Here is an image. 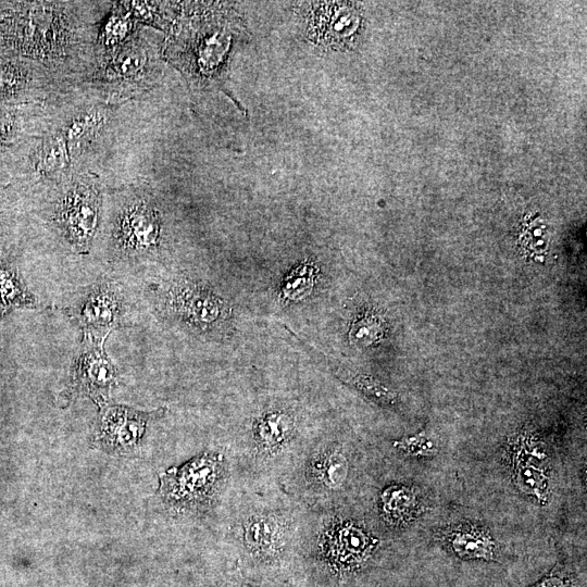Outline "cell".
<instances>
[{
    "label": "cell",
    "instance_id": "d6986e66",
    "mask_svg": "<svg viewBox=\"0 0 587 587\" xmlns=\"http://www.w3.org/2000/svg\"><path fill=\"white\" fill-rule=\"evenodd\" d=\"M0 299L9 308L32 307L34 297L28 292L15 271L0 263Z\"/></svg>",
    "mask_w": 587,
    "mask_h": 587
},
{
    "label": "cell",
    "instance_id": "ffe728a7",
    "mask_svg": "<svg viewBox=\"0 0 587 587\" xmlns=\"http://www.w3.org/2000/svg\"><path fill=\"white\" fill-rule=\"evenodd\" d=\"M291 419L285 413H270L260 420L257 426V436L262 446L268 449L277 448L290 435Z\"/></svg>",
    "mask_w": 587,
    "mask_h": 587
},
{
    "label": "cell",
    "instance_id": "cb8c5ba5",
    "mask_svg": "<svg viewBox=\"0 0 587 587\" xmlns=\"http://www.w3.org/2000/svg\"><path fill=\"white\" fill-rule=\"evenodd\" d=\"M394 446L407 454L415 457H429L437 453L436 444L430 440L424 432L415 436L404 437L394 441Z\"/></svg>",
    "mask_w": 587,
    "mask_h": 587
},
{
    "label": "cell",
    "instance_id": "9c48e42d",
    "mask_svg": "<svg viewBox=\"0 0 587 587\" xmlns=\"http://www.w3.org/2000/svg\"><path fill=\"white\" fill-rule=\"evenodd\" d=\"M355 7L346 2H317L308 16L310 37L327 48L346 47L360 26Z\"/></svg>",
    "mask_w": 587,
    "mask_h": 587
},
{
    "label": "cell",
    "instance_id": "8fae6325",
    "mask_svg": "<svg viewBox=\"0 0 587 587\" xmlns=\"http://www.w3.org/2000/svg\"><path fill=\"white\" fill-rule=\"evenodd\" d=\"M230 18L218 14L209 30L199 33L189 48L188 71L200 78H212L223 71L230 46Z\"/></svg>",
    "mask_w": 587,
    "mask_h": 587
},
{
    "label": "cell",
    "instance_id": "5bb4252c",
    "mask_svg": "<svg viewBox=\"0 0 587 587\" xmlns=\"http://www.w3.org/2000/svg\"><path fill=\"white\" fill-rule=\"evenodd\" d=\"M445 539L460 558L495 560L496 542L485 528L460 524L447 530Z\"/></svg>",
    "mask_w": 587,
    "mask_h": 587
},
{
    "label": "cell",
    "instance_id": "ac0fdd59",
    "mask_svg": "<svg viewBox=\"0 0 587 587\" xmlns=\"http://www.w3.org/2000/svg\"><path fill=\"white\" fill-rule=\"evenodd\" d=\"M245 538L251 549L268 552L278 544L279 526L272 519L253 516L245 524Z\"/></svg>",
    "mask_w": 587,
    "mask_h": 587
},
{
    "label": "cell",
    "instance_id": "4316f807",
    "mask_svg": "<svg viewBox=\"0 0 587 587\" xmlns=\"http://www.w3.org/2000/svg\"><path fill=\"white\" fill-rule=\"evenodd\" d=\"M15 128V116L12 111L0 108V142L5 141Z\"/></svg>",
    "mask_w": 587,
    "mask_h": 587
},
{
    "label": "cell",
    "instance_id": "4fadbf2b",
    "mask_svg": "<svg viewBox=\"0 0 587 587\" xmlns=\"http://www.w3.org/2000/svg\"><path fill=\"white\" fill-rule=\"evenodd\" d=\"M148 52L143 45L132 40L117 48L102 68L101 77L110 83L135 82L142 77L148 65Z\"/></svg>",
    "mask_w": 587,
    "mask_h": 587
},
{
    "label": "cell",
    "instance_id": "7402d4cb",
    "mask_svg": "<svg viewBox=\"0 0 587 587\" xmlns=\"http://www.w3.org/2000/svg\"><path fill=\"white\" fill-rule=\"evenodd\" d=\"M314 267L303 264L295 268L285 279L282 295L286 300H300L307 297L313 287Z\"/></svg>",
    "mask_w": 587,
    "mask_h": 587
},
{
    "label": "cell",
    "instance_id": "484cf974",
    "mask_svg": "<svg viewBox=\"0 0 587 587\" xmlns=\"http://www.w3.org/2000/svg\"><path fill=\"white\" fill-rule=\"evenodd\" d=\"M380 330L382 328L378 320L375 317H364L353 325L350 338L353 342L365 345L373 342Z\"/></svg>",
    "mask_w": 587,
    "mask_h": 587
},
{
    "label": "cell",
    "instance_id": "d4e9b609",
    "mask_svg": "<svg viewBox=\"0 0 587 587\" xmlns=\"http://www.w3.org/2000/svg\"><path fill=\"white\" fill-rule=\"evenodd\" d=\"M26 84V72L14 64H0V97L11 96Z\"/></svg>",
    "mask_w": 587,
    "mask_h": 587
},
{
    "label": "cell",
    "instance_id": "3957f363",
    "mask_svg": "<svg viewBox=\"0 0 587 587\" xmlns=\"http://www.w3.org/2000/svg\"><path fill=\"white\" fill-rule=\"evenodd\" d=\"M222 464V454L205 452L179 467L168 469L160 476L163 499L177 509L203 504L214 490Z\"/></svg>",
    "mask_w": 587,
    "mask_h": 587
},
{
    "label": "cell",
    "instance_id": "2e32d148",
    "mask_svg": "<svg viewBox=\"0 0 587 587\" xmlns=\"http://www.w3.org/2000/svg\"><path fill=\"white\" fill-rule=\"evenodd\" d=\"M104 124V114L93 110L73 118L66 126L59 130L65 140L70 153L75 148H80L100 134Z\"/></svg>",
    "mask_w": 587,
    "mask_h": 587
},
{
    "label": "cell",
    "instance_id": "6da1fadb",
    "mask_svg": "<svg viewBox=\"0 0 587 587\" xmlns=\"http://www.w3.org/2000/svg\"><path fill=\"white\" fill-rule=\"evenodd\" d=\"M17 12L9 24L11 41L33 58L53 62L65 58L73 30L65 3L35 2Z\"/></svg>",
    "mask_w": 587,
    "mask_h": 587
},
{
    "label": "cell",
    "instance_id": "52a82bcc",
    "mask_svg": "<svg viewBox=\"0 0 587 587\" xmlns=\"http://www.w3.org/2000/svg\"><path fill=\"white\" fill-rule=\"evenodd\" d=\"M512 477L524 494L542 504L549 495V458L542 445L532 435H519L511 444Z\"/></svg>",
    "mask_w": 587,
    "mask_h": 587
},
{
    "label": "cell",
    "instance_id": "ba28073f",
    "mask_svg": "<svg viewBox=\"0 0 587 587\" xmlns=\"http://www.w3.org/2000/svg\"><path fill=\"white\" fill-rule=\"evenodd\" d=\"M161 411L145 413L123 405L105 408L97 422L96 441L108 452L132 451L141 440L148 421Z\"/></svg>",
    "mask_w": 587,
    "mask_h": 587
},
{
    "label": "cell",
    "instance_id": "5b68a950",
    "mask_svg": "<svg viewBox=\"0 0 587 587\" xmlns=\"http://www.w3.org/2000/svg\"><path fill=\"white\" fill-rule=\"evenodd\" d=\"M161 221L155 209L145 200H133L118 212L113 238L115 247L125 255L134 257L159 245Z\"/></svg>",
    "mask_w": 587,
    "mask_h": 587
},
{
    "label": "cell",
    "instance_id": "f1b7e54d",
    "mask_svg": "<svg viewBox=\"0 0 587 587\" xmlns=\"http://www.w3.org/2000/svg\"><path fill=\"white\" fill-rule=\"evenodd\" d=\"M10 309L0 299V320L5 315Z\"/></svg>",
    "mask_w": 587,
    "mask_h": 587
},
{
    "label": "cell",
    "instance_id": "8992f818",
    "mask_svg": "<svg viewBox=\"0 0 587 587\" xmlns=\"http://www.w3.org/2000/svg\"><path fill=\"white\" fill-rule=\"evenodd\" d=\"M117 371L103 350L102 339L85 337L72 367V384L96 403H103L116 384Z\"/></svg>",
    "mask_w": 587,
    "mask_h": 587
},
{
    "label": "cell",
    "instance_id": "30bf717a",
    "mask_svg": "<svg viewBox=\"0 0 587 587\" xmlns=\"http://www.w3.org/2000/svg\"><path fill=\"white\" fill-rule=\"evenodd\" d=\"M123 311L124 303L117 289L109 283H101L84 296L73 313L85 336L100 339L117 324Z\"/></svg>",
    "mask_w": 587,
    "mask_h": 587
},
{
    "label": "cell",
    "instance_id": "7c38bea8",
    "mask_svg": "<svg viewBox=\"0 0 587 587\" xmlns=\"http://www.w3.org/2000/svg\"><path fill=\"white\" fill-rule=\"evenodd\" d=\"M377 540L352 523H341L327 533L326 553L338 566L349 567L363 562Z\"/></svg>",
    "mask_w": 587,
    "mask_h": 587
},
{
    "label": "cell",
    "instance_id": "603a6c76",
    "mask_svg": "<svg viewBox=\"0 0 587 587\" xmlns=\"http://www.w3.org/2000/svg\"><path fill=\"white\" fill-rule=\"evenodd\" d=\"M320 478L330 488L340 487L348 474V461L340 451L327 454L319 464Z\"/></svg>",
    "mask_w": 587,
    "mask_h": 587
},
{
    "label": "cell",
    "instance_id": "44dd1931",
    "mask_svg": "<svg viewBox=\"0 0 587 587\" xmlns=\"http://www.w3.org/2000/svg\"><path fill=\"white\" fill-rule=\"evenodd\" d=\"M124 7V5H123ZM125 8V7H124ZM134 23L130 20V13L122 11H115L108 18L100 35L102 43L107 48H117L124 45L132 33Z\"/></svg>",
    "mask_w": 587,
    "mask_h": 587
},
{
    "label": "cell",
    "instance_id": "83f0119b",
    "mask_svg": "<svg viewBox=\"0 0 587 587\" xmlns=\"http://www.w3.org/2000/svg\"><path fill=\"white\" fill-rule=\"evenodd\" d=\"M530 587H575V585L564 574L552 571L549 575Z\"/></svg>",
    "mask_w": 587,
    "mask_h": 587
},
{
    "label": "cell",
    "instance_id": "7a4b0ae2",
    "mask_svg": "<svg viewBox=\"0 0 587 587\" xmlns=\"http://www.w3.org/2000/svg\"><path fill=\"white\" fill-rule=\"evenodd\" d=\"M100 209L101 193L90 178L72 182L58 199L53 220L75 251H89L98 229Z\"/></svg>",
    "mask_w": 587,
    "mask_h": 587
},
{
    "label": "cell",
    "instance_id": "e0dca14e",
    "mask_svg": "<svg viewBox=\"0 0 587 587\" xmlns=\"http://www.w3.org/2000/svg\"><path fill=\"white\" fill-rule=\"evenodd\" d=\"M70 150L60 132L49 135L39 148L36 167L43 175L64 171L70 163Z\"/></svg>",
    "mask_w": 587,
    "mask_h": 587
},
{
    "label": "cell",
    "instance_id": "9a60e30c",
    "mask_svg": "<svg viewBox=\"0 0 587 587\" xmlns=\"http://www.w3.org/2000/svg\"><path fill=\"white\" fill-rule=\"evenodd\" d=\"M419 500L415 491L403 485H392L380 495V509L391 523H402L415 514Z\"/></svg>",
    "mask_w": 587,
    "mask_h": 587
},
{
    "label": "cell",
    "instance_id": "277c9868",
    "mask_svg": "<svg viewBox=\"0 0 587 587\" xmlns=\"http://www.w3.org/2000/svg\"><path fill=\"white\" fill-rule=\"evenodd\" d=\"M167 311L200 330H209L225 320L226 303L205 287L191 280H177L165 296Z\"/></svg>",
    "mask_w": 587,
    "mask_h": 587
}]
</instances>
